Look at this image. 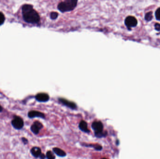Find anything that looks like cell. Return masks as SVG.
<instances>
[{"label":"cell","instance_id":"cell-1","mask_svg":"<svg viewBox=\"0 0 160 159\" xmlns=\"http://www.w3.org/2000/svg\"><path fill=\"white\" fill-rule=\"evenodd\" d=\"M22 14L24 20L28 23L38 24L41 20L38 12L30 4H25L22 7Z\"/></svg>","mask_w":160,"mask_h":159},{"label":"cell","instance_id":"cell-2","mask_svg":"<svg viewBox=\"0 0 160 159\" xmlns=\"http://www.w3.org/2000/svg\"><path fill=\"white\" fill-rule=\"evenodd\" d=\"M77 3V0H66L59 4L58 8L61 12H68L75 9Z\"/></svg>","mask_w":160,"mask_h":159},{"label":"cell","instance_id":"cell-3","mask_svg":"<svg viewBox=\"0 0 160 159\" xmlns=\"http://www.w3.org/2000/svg\"><path fill=\"white\" fill-rule=\"evenodd\" d=\"M11 125L15 129H21L24 127V120L20 117L15 116L11 122Z\"/></svg>","mask_w":160,"mask_h":159},{"label":"cell","instance_id":"cell-4","mask_svg":"<svg viewBox=\"0 0 160 159\" xmlns=\"http://www.w3.org/2000/svg\"><path fill=\"white\" fill-rule=\"evenodd\" d=\"M124 22L126 26H127L128 28L136 27L138 24L137 19L134 17L132 16H128L126 18Z\"/></svg>","mask_w":160,"mask_h":159},{"label":"cell","instance_id":"cell-5","mask_svg":"<svg viewBox=\"0 0 160 159\" xmlns=\"http://www.w3.org/2000/svg\"><path fill=\"white\" fill-rule=\"evenodd\" d=\"M43 127V126L42 124L41 123L38 121H36L33 123V124L31 125V130L34 134H38L39 133V131H41Z\"/></svg>","mask_w":160,"mask_h":159},{"label":"cell","instance_id":"cell-6","mask_svg":"<svg viewBox=\"0 0 160 159\" xmlns=\"http://www.w3.org/2000/svg\"><path fill=\"white\" fill-rule=\"evenodd\" d=\"M59 100L61 103L64 105V106L70 108L71 109H76L77 108L76 104L73 102L70 101H68V100L64 99H62V98H59Z\"/></svg>","mask_w":160,"mask_h":159},{"label":"cell","instance_id":"cell-7","mask_svg":"<svg viewBox=\"0 0 160 159\" xmlns=\"http://www.w3.org/2000/svg\"><path fill=\"white\" fill-rule=\"evenodd\" d=\"M92 128L95 131V133L103 131V124L101 122H94L92 124Z\"/></svg>","mask_w":160,"mask_h":159},{"label":"cell","instance_id":"cell-8","mask_svg":"<svg viewBox=\"0 0 160 159\" xmlns=\"http://www.w3.org/2000/svg\"><path fill=\"white\" fill-rule=\"evenodd\" d=\"M29 118L31 119H33V118H41L42 119H45V115H44V113H42L41 112H38L36 111H31L29 112L28 114Z\"/></svg>","mask_w":160,"mask_h":159},{"label":"cell","instance_id":"cell-9","mask_svg":"<svg viewBox=\"0 0 160 159\" xmlns=\"http://www.w3.org/2000/svg\"><path fill=\"white\" fill-rule=\"evenodd\" d=\"M36 99L37 101L41 102H45L48 101L49 96L48 94L45 93H40L36 95Z\"/></svg>","mask_w":160,"mask_h":159},{"label":"cell","instance_id":"cell-10","mask_svg":"<svg viewBox=\"0 0 160 159\" xmlns=\"http://www.w3.org/2000/svg\"><path fill=\"white\" fill-rule=\"evenodd\" d=\"M79 127L81 131L84 132V133H89V132H90V130L88 129L87 123L84 120H82L80 122L79 125Z\"/></svg>","mask_w":160,"mask_h":159},{"label":"cell","instance_id":"cell-11","mask_svg":"<svg viewBox=\"0 0 160 159\" xmlns=\"http://www.w3.org/2000/svg\"><path fill=\"white\" fill-rule=\"evenodd\" d=\"M31 153L32 156L36 158L39 157L42 154L41 150L39 147H32L31 149Z\"/></svg>","mask_w":160,"mask_h":159},{"label":"cell","instance_id":"cell-12","mask_svg":"<svg viewBox=\"0 0 160 159\" xmlns=\"http://www.w3.org/2000/svg\"><path fill=\"white\" fill-rule=\"evenodd\" d=\"M52 150L53 152L58 156L63 157L66 156V153L65 152L58 147H54L52 149Z\"/></svg>","mask_w":160,"mask_h":159},{"label":"cell","instance_id":"cell-13","mask_svg":"<svg viewBox=\"0 0 160 159\" xmlns=\"http://www.w3.org/2000/svg\"><path fill=\"white\" fill-rule=\"evenodd\" d=\"M83 146L86 147H93L97 151H101L103 149V147L101 146V145H99L98 144H89V145H83Z\"/></svg>","mask_w":160,"mask_h":159},{"label":"cell","instance_id":"cell-14","mask_svg":"<svg viewBox=\"0 0 160 159\" xmlns=\"http://www.w3.org/2000/svg\"><path fill=\"white\" fill-rule=\"evenodd\" d=\"M95 135L96 137L99 138L106 137L107 135V132L103 131L99 133H95Z\"/></svg>","mask_w":160,"mask_h":159},{"label":"cell","instance_id":"cell-15","mask_svg":"<svg viewBox=\"0 0 160 159\" xmlns=\"http://www.w3.org/2000/svg\"><path fill=\"white\" fill-rule=\"evenodd\" d=\"M153 13H152V12H151V11L147 12V13L145 15V19L147 21H151L153 19Z\"/></svg>","mask_w":160,"mask_h":159},{"label":"cell","instance_id":"cell-16","mask_svg":"<svg viewBox=\"0 0 160 159\" xmlns=\"http://www.w3.org/2000/svg\"><path fill=\"white\" fill-rule=\"evenodd\" d=\"M46 157L48 159H55V156L52 151H48L46 153Z\"/></svg>","mask_w":160,"mask_h":159},{"label":"cell","instance_id":"cell-17","mask_svg":"<svg viewBox=\"0 0 160 159\" xmlns=\"http://www.w3.org/2000/svg\"><path fill=\"white\" fill-rule=\"evenodd\" d=\"M5 16L3 14V13L0 12V26L2 25L5 21Z\"/></svg>","mask_w":160,"mask_h":159},{"label":"cell","instance_id":"cell-18","mask_svg":"<svg viewBox=\"0 0 160 159\" xmlns=\"http://www.w3.org/2000/svg\"><path fill=\"white\" fill-rule=\"evenodd\" d=\"M59 14L56 12H52L51 13V15H50V17H51V19H56L58 17Z\"/></svg>","mask_w":160,"mask_h":159},{"label":"cell","instance_id":"cell-19","mask_svg":"<svg viewBox=\"0 0 160 159\" xmlns=\"http://www.w3.org/2000/svg\"><path fill=\"white\" fill-rule=\"evenodd\" d=\"M155 15L157 20L160 21V7L155 11Z\"/></svg>","mask_w":160,"mask_h":159},{"label":"cell","instance_id":"cell-20","mask_svg":"<svg viewBox=\"0 0 160 159\" xmlns=\"http://www.w3.org/2000/svg\"><path fill=\"white\" fill-rule=\"evenodd\" d=\"M154 28L156 31H160V24H155L154 25Z\"/></svg>","mask_w":160,"mask_h":159},{"label":"cell","instance_id":"cell-21","mask_svg":"<svg viewBox=\"0 0 160 159\" xmlns=\"http://www.w3.org/2000/svg\"><path fill=\"white\" fill-rule=\"evenodd\" d=\"M22 140L23 142L24 143V144H25V145L27 144L28 143V140L27 139H26V138H24V137L22 138Z\"/></svg>","mask_w":160,"mask_h":159},{"label":"cell","instance_id":"cell-22","mask_svg":"<svg viewBox=\"0 0 160 159\" xmlns=\"http://www.w3.org/2000/svg\"><path fill=\"white\" fill-rule=\"evenodd\" d=\"M45 157H46V156H45V155L43 154V153H42L41 156H39V158L41 159H45Z\"/></svg>","mask_w":160,"mask_h":159},{"label":"cell","instance_id":"cell-23","mask_svg":"<svg viewBox=\"0 0 160 159\" xmlns=\"http://www.w3.org/2000/svg\"><path fill=\"white\" fill-rule=\"evenodd\" d=\"M3 107H1V106L0 105V112H3Z\"/></svg>","mask_w":160,"mask_h":159},{"label":"cell","instance_id":"cell-24","mask_svg":"<svg viewBox=\"0 0 160 159\" xmlns=\"http://www.w3.org/2000/svg\"><path fill=\"white\" fill-rule=\"evenodd\" d=\"M101 159H106V158H101Z\"/></svg>","mask_w":160,"mask_h":159}]
</instances>
